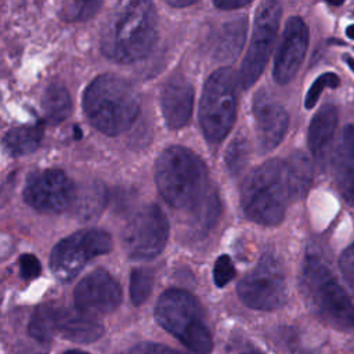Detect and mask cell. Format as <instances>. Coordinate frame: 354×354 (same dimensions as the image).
I'll return each mask as SVG.
<instances>
[{
  "instance_id": "obj_27",
  "label": "cell",
  "mask_w": 354,
  "mask_h": 354,
  "mask_svg": "<svg viewBox=\"0 0 354 354\" xmlns=\"http://www.w3.org/2000/svg\"><path fill=\"white\" fill-rule=\"evenodd\" d=\"M249 158V144L243 136H238L231 141L225 151V166L230 174L236 176L242 171Z\"/></svg>"
},
{
  "instance_id": "obj_4",
  "label": "cell",
  "mask_w": 354,
  "mask_h": 354,
  "mask_svg": "<svg viewBox=\"0 0 354 354\" xmlns=\"http://www.w3.org/2000/svg\"><path fill=\"white\" fill-rule=\"evenodd\" d=\"M293 201L283 159H270L243 181L241 206L248 218L263 225H277Z\"/></svg>"
},
{
  "instance_id": "obj_5",
  "label": "cell",
  "mask_w": 354,
  "mask_h": 354,
  "mask_svg": "<svg viewBox=\"0 0 354 354\" xmlns=\"http://www.w3.org/2000/svg\"><path fill=\"white\" fill-rule=\"evenodd\" d=\"M301 285L313 308L328 324L342 330L354 329V304L319 256H306Z\"/></svg>"
},
{
  "instance_id": "obj_16",
  "label": "cell",
  "mask_w": 354,
  "mask_h": 354,
  "mask_svg": "<svg viewBox=\"0 0 354 354\" xmlns=\"http://www.w3.org/2000/svg\"><path fill=\"white\" fill-rule=\"evenodd\" d=\"M51 321L54 335H59L75 343H93L104 333V328L95 317L77 307L71 308L51 306Z\"/></svg>"
},
{
  "instance_id": "obj_25",
  "label": "cell",
  "mask_w": 354,
  "mask_h": 354,
  "mask_svg": "<svg viewBox=\"0 0 354 354\" xmlns=\"http://www.w3.org/2000/svg\"><path fill=\"white\" fill-rule=\"evenodd\" d=\"M43 108L46 119L51 123H61L69 118L72 111V101L65 86L59 83H51L43 95Z\"/></svg>"
},
{
  "instance_id": "obj_9",
  "label": "cell",
  "mask_w": 354,
  "mask_h": 354,
  "mask_svg": "<svg viewBox=\"0 0 354 354\" xmlns=\"http://www.w3.org/2000/svg\"><path fill=\"white\" fill-rule=\"evenodd\" d=\"M241 301L254 310L270 311L286 301V281L281 263L270 253L263 254L257 266L238 283Z\"/></svg>"
},
{
  "instance_id": "obj_20",
  "label": "cell",
  "mask_w": 354,
  "mask_h": 354,
  "mask_svg": "<svg viewBox=\"0 0 354 354\" xmlns=\"http://www.w3.org/2000/svg\"><path fill=\"white\" fill-rule=\"evenodd\" d=\"M106 199L108 192L101 181H86L76 187L71 212L73 217L80 221L94 220L102 213L106 205Z\"/></svg>"
},
{
  "instance_id": "obj_28",
  "label": "cell",
  "mask_w": 354,
  "mask_h": 354,
  "mask_svg": "<svg viewBox=\"0 0 354 354\" xmlns=\"http://www.w3.org/2000/svg\"><path fill=\"white\" fill-rule=\"evenodd\" d=\"M153 277L144 268H134L130 274V297L134 306L142 304L151 295Z\"/></svg>"
},
{
  "instance_id": "obj_32",
  "label": "cell",
  "mask_w": 354,
  "mask_h": 354,
  "mask_svg": "<svg viewBox=\"0 0 354 354\" xmlns=\"http://www.w3.org/2000/svg\"><path fill=\"white\" fill-rule=\"evenodd\" d=\"M339 266H340V271H342L346 282L354 292V243L350 245L342 253V256L339 259Z\"/></svg>"
},
{
  "instance_id": "obj_14",
  "label": "cell",
  "mask_w": 354,
  "mask_h": 354,
  "mask_svg": "<svg viewBox=\"0 0 354 354\" xmlns=\"http://www.w3.org/2000/svg\"><path fill=\"white\" fill-rule=\"evenodd\" d=\"M308 44V29L306 22L299 17L288 19L272 68L275 82L289 83L300 69Z\"/></svg>"
},
{
  "instance_id": "obj_19",
  "label": "cell",
  "mask_w": 354,
  "mask_h": 354,
  "mask_svg": "<svg viewBox=\"0 0 354 354\" xmlns=\"http://www.w3.org/2000/svg\"><path fill=\"white\" fill-rule=\"evenodd\" d=\"M336 126L337 111L333 105H324L311 119L308 127V148L319 167H324L328 162Z\"/></svg>"
},
{
  "instance_id": "obj_12",
  "label": "cell",
  "mask_w": 354,
  "mask_h": 354,
  "mask_svg": "<svg viewBox=\"0 0 354 354\" xmlns=\"http://www.w3.org/2000/svg\"><path fill=\"white\" fill-rule=\"evenodd\" d=\"M76 187L59 169L35 171L26 180L24 188L25 202L43 213H61L71 209Z\"/></svg>"
},
{
  "instance_id": "obj_36",
  "label": "cell",
  "mask_w": 354,
  "mask_h": 354,
  "mask_svg": "<svg viewBox=\"0 0 354 354\" xmlns=\"http://www.w3.org/2000/svg\"><path fill=\"white\" fill-rule=\"evenodd\" d=\"M196 1L195 0H176V1H171V0H169L167 1V4L170 6V7H173V8H184V7H189V6H194Z\"/></svg>"
},
{
  "instance_id": "obj_7",
  "label": "cell",
  "mask_w": 354,
  "mask_h": 354,
  "mask_svg": "<svg viewBox=\"0 0 354 354\" xmlns=\"http://www.w3.org/2000/svg\"><path fill=\"white\" fill-rule=\"evenodd\" d=\"M236 83L238 77L231 68L214 71L205 83L199 124L210 144L221 142L232 129L236 116Z\"/></svg>"
},
{
  "instance_id": "obj_18",
  "label": "cell",
  "mask_w": 354,
  "mask_h": 354,
  "mask_svg": "<svg viewBox=\"0 0 354 354\" xmlns=\"http://www.w3.org/2000/svg\"><path fill=\"white\" fill-rule=\"evenodd\" d=\"M333 171L346 203L354 206V124H347L333 153Z\"/></svg>"
},
{
  "instance_id": "obj_22",
  "label": "cell",
  "mask_w": 354,
  "mask_h": 354,
  "mask_svg": "<svg viewBox=\"0 0 354 354\" xmlns=\"http://www.w3.org/2000/svg\"><path fill=\"white\" fill-rule=\"evenodd\" d=\"M283 163L293 201H297L307 194L311 185L313 165L310 159L300 151H296L285 158Z\"/></svg>"
},
{
  "instance_id": "obj_24",
  "label": "cell",
  "mask_w": 354,
  "mask_h": 354,
  "mask_svg": "<svg viewBox=\"0 0 354 354\" xmlns=\"http://www.w3.org/2000/svg\"><path fill=\"white\" fill-rule=\"evenodd\" d=\"M221 203L220 196L214 188L205 194V196L188 212L192 225L201 232H206L214 227L220 217Z\"/></svg>"
},
{
  "instance_id": "obj_31",
  "label": "cell",
  "mask_w": 354,
  "mask_h": 354,
  "mask_svg": "<svg viewBox=\"0 0 354 354\" xmlns=\"http://www.w3.org/2000/svg\"><path fill=\"white\" fill-rule=\"evenodd\" d=\"M235 277V267L227 254H221L213 267V279L218 288L225 286Z\"/></svg>"
},
{
  "instance_id": "obj_11",
  "label": "cell",
  "mask_w": 354,
  "mask_h": 354,
  "mask_svg": "<svg viewBox=\"0 0 354 354\" xmlns=\"http://www.w3.org/2000/svg\"><path fill=\"white\" fill-rule=\"evenodd\" d=\"M281 14L282 7L277 1H263L259 6L252 40L238 75L241 88H250L261 75L277 37Z\"/></svg>"
},
{
  "instance_id": "obj_15",
  "label": "cell",
  "mask_w": 354,
  "mask_h": 354,
  "mask_svg": "<svg viewBox=\"0 0 354 354\" xmlns=\"http://www.w3.org/2000/svg\"><path fill=\"white\" fill-rule=\"evenodd\" d=\"M253 116L261 152H270L283 140L289 116L285 108L270 98L266 91H259L253 100Z\"/></svg>"
},
{
  "instance_id": "obj_23",
  "label": "cell",
  "mask_w": 354,
  "mask_h": 354,
  "mask_svg": "<svg viewBox=\"0 0 354 354\" xmlns=\"http://www.w3.org/2000/svg\"><path fill=\"white\" fill-rule=\"evenodd\" d=\"M43 127L40 123L18 126L6 133L3 145L11 156H24L32 153L39 147Z\"/></svg>"
},
{
  "instance_id": "obj_34",
  "label": "cell",
  "mask_w": 354,
  "mask_h": 354,
  "mask_svg": "<svg viewBox=\"0 0 354 354\" xmlns=\"http://www.w3.org/2000/svg\"><path fill=\"white\" fill-rule=\"evenodd\" d=\"M130 354H181L167 346L159 344V343H140L136 347L131 348Z\"/></svg>"
},
{
  "instance_id": "obj_38",
  "label": "cell",
  "mask_w": 354,
  "mask_h": 354,
  "mask_svg": "<svg viewBox=\"0 0 354 354\" xmlns=\"http://www.w3.org/2000/svg\"><path fill=\"white\" fill-rule=\"evenodd\" d=\"M344 61L347 62L348 68L354 72V58H353V57H346V58H344Z\"/></svg>"
},
{
  "instance_id": "obj_40",
  "label": "cell",
  "mask_w": 354,
  "mask_h": 354,
  "mask_svg": "<svg viewBox=\"0 0 354 354\" xmlns=\"http://www.w3.org/2000/svg\"><path fill=\"white\" fill-rule=\"evenodd\" d=\"M245 354H260V353H256V351H250V353H245Z\"/></svg>"
},
{
  "instance_id": "obj_39",
  "label": "cell",
  "mask_w": 354,
  "mask_h": 354,
  "mask_svg": "<svg viewBox=\"0 0 354 354\" xmlns=\"http://www.w3.org/2000/svg\"><path fill=\"white\" fill-rule=\"evenodd\" d=\"M65 354H87V353H83V351H77V350H71V351H66Z\"/></svg>"
},
{
  "instance_id": "obj_2",
  "label": "cell",
  "mask_w": 354,
  "mask_h": 354,
  "mask_svg": "<svg viewBox=\"0 0 354 354\" xmlns=\"http://www.w3.org/2000/svg\"><path fill=\"white\" fill-rule=\"evenodd\" d=\"M140 95L126 79L104 73L86 87L83 111L88 122L108 136L126 131L140 112Z\"/></svg>"
},
{
  "instance_id": "obj_13",
  "label": "cell",
  "mask_w": 354,
  "mask_h": 354,
  "mask_svg": "<svg viewBox=\"0 0 354 354\" xmlns=\"http://www.w3.org/2000/svg\"><path fill=\"white\" fill-rule=\"evenodd\" d=\"M120 300L122 290L118 281L102 268L91 271L75 289L76 307L91 315L113 311Z\"/></svg>"
},
{
  "instance_id": "obj_8",
  "label": "cell",
  "mask_w": 354,
  "mask_h": 354,
  "mask_svg": "<svg viewBox=\"0 0 354 354\" xmlns=\"http://www.w3.org/2000/svg\"><path fill=\"white\" fill-rule=\"evenodd\" d=\"M112 249V239L104 230H83L59 241L50 256L53 275L68 282L73 279L84 266L97 256L105 254Z\"/></svg>"
},
{
  "instance_id": "obj_17",
  "label": "cell",
  "mask_w": 354,
  "mask_h": 354,
  "mask_svg": "<svg viewBox=\"0 0 354 354\" xmlns=\"http://www.w3.org/2000/svg\"><path fill=\"white\" fill-rule=\"evenodd\" d=\"M194 88L183 76H173L162 88L160 108L169 129L184 127L192 113Z\"/></svg>"
},
{
  "instance_id": "obj_1",
  "label": "cell",
  "mask_w": 354,
  "mask_h": 354,
  "mask_svg": "<svg viewBox=\"0 0 354 354\" xmlns=\"http://www.w3.org/2000/svg\"><path fill=\"white\" fill-rule=\"evenodd\" d=\"M156 10L151 1L119 4L105 21L100 46L102 54L120 64L144 58L156 41Z\"/></svg>"
},
{
  "instance_id": "obj_29",
  "label": "cell",
  "mask_w": 354,
  "mask_h": 354,
  "mask_svg": "<svg viewBox=\"0 0 354 354\" xmlns=\"http://www.w3.org/2000/svg\"><path fill=\"white\" fill-rule=\"evenodd\" d=\"M340 83V79L336 73L333 72H325L322 75H319L314 83L310 86L307 94H306V98H304V106L307 109H311L315 106L322 90L325 87H330V88H336Z\"/></svg>"
},
{
  "instance_id": "obj_33",
  "label": "cell",
  "mask_w": 354,
  "mask_h": 354,
  "mask_svg": "<svg viewBox=\"0 0 354 354\" xmlns=\"http://www.w3.org/2000/svg\"><path fill=\"white\" fill-rule=\"evenodd\" d=\"M40 261L35 254L25 253L19 257V271L24 279H33L40 274Z\"/></svg>"
},
{
  "instance_id": "obj_21",
  "label": "cell",
  "mask_w": 354,
  "mask_h": 354,
  "mask_svg": "<svg viewBox=\"0 0 354 354\" xmlns=\"http://www.w3.org/2000/svg\"><path fill=\"white\" fill-rule=\"evenodd\" d=\"M246 36V18L238 17L224 22L213 40V55L217 61L235 59L243 46Z\"/></svg>"
},
{
  "instance_id": "obj_6",
  "label": "cell",
  "mask_w": 354,
  "mask_h": 354,
  "mask_svg": "<svg viewBox=\"0 0 354 354\" xmlns=\"http://www.w3.org/2000/svg\"><path fill=\"white\" fill-rule=\"evenodd\" d=\"M156 321L195 354H207L213 347L212 335L192 295L180 289L162 293L155 307Z\"/></svg>"
},
{
  "instance_id": "obj_37",
  "label": "cell",
  "mask_w": 354,
  "mask_h": 354,
  "mask_svg": "<svg viewBox=\"0 0 354 354\" xmlns=\"http://www.w3.org/2000/svg\"><path fill=\"white\" fill-rule=\"evenodd\" d=\"M346 35H347L350 39H353V40H354V24H353V25H350V26H347V29H346Z\"/></svg>"
},
{
  "instance_id": "obj_3",
  "label": "cell",
  "mask_w": 354,
  "mask_h": 354,
  "mask_svg": "<svg viewBox=\"0 0 354 354\" xmlns=\"http://www.w3.org/2000/svg\"><path fill=\"white\" fill-rule=\"evenodd\" d=\"M155 181L171 207L188 212L210 189L203 160L180 145H171L160 152L155 163Z\"/></svg>"
},
{
  "instance_id": "obj_10",
  "label": "cell",
  "mask_w": 354,
  "mask_h": 354,
  "mask_svg": "<svg viewBox=\"0 0 354 354\" xmlns=\"http://www.w3.org/2000/svg\"><path fill=\"white\" fill-rule=\"evenodd\" d=\"M169 236V221L158 205L138 210L122 232V243L131 260L155 259L165 249Z\"/></svg>"
},
{
  "instance_id": "obj_26",
  "label": "cell",
  "mask_w": 354,
  "mask_h": 354,
  "mask_svg": "<svg viewBox=\"0 0 354 354\" xmlns=\"http://www.w3.org/2000/svg\"><path fill=\"white\" fill-rule=\"evenodd\" d=\"M30 336L41 344H46L53 336V321H51V306H40L29 321Z\"/></svg>"
},
{
  "instance_id": "obj_35",
  "label": "cell",
  "mask_w": 354,
  "mask_h": 354,
  "mask_svg": "<svg viewBox=\"0 0 354 354\" xmlns=\"http://www.w3.org/2000/svg\"><path fill=\"white\" fill-rule=\"evenodd\" d=\"M213 4L221 10H236L250 4V1H214Z\"/></svg>"
},
{
  "instance_id": "obj_30",
  "label": "cell",
  "mask_w": 354,
  "mask_h": 354,
  "mask_svg": "<svg viewBox=\"0 0 354 354\" xmlns=\"http://www.w3.org/2000/svg\"><path fill=\"white\" fill-rule=\"evenodd\" d=\"M101 7L100 1H73L68 3L62 8V17L68 21H84L91 18L98 8Z\"/></svg>"
}]
</instances>
